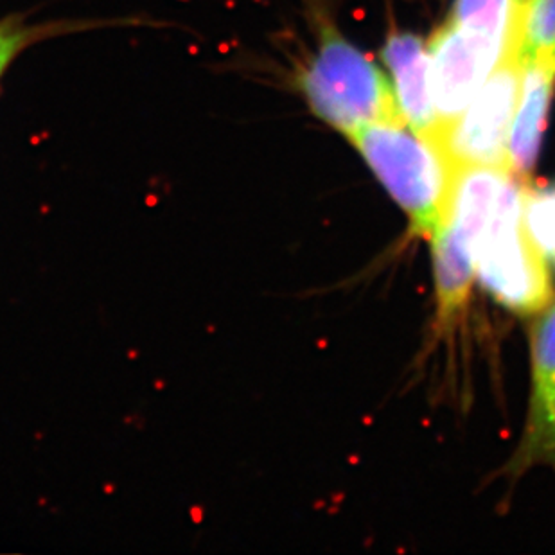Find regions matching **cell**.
Here are the masks:
<instances>
[{
    "mask_svg": "<svg viewBox=\"0 0 555 555\" xmlns=\"http://www.w3.org/2000/svg\"><path fill=\"white\" fill-rule=\"evenodd\" d=\"M429 241L434 246L438 313L442 320H451L466 306L469 297L475 277V252L442 223Z\"/></svg>",
    "mask_w": 555,
    "mask_h": 555,
    "instance_id": "cell-9",
    "label": "cell"
},
{
    "mask_svg": "<svg viewBox=\"0 0 555 555\" xmlns=\"http://www.w3.org/2000/svg\"><path fill=\"white\" fill-rule=\"evenodd\" d=\"M555 467V304L532 331V390L528 422L514 469Z\"/></svg>",
    "mask_w": 555,
    "mask_h": 555,
    "instance_id": "cell-6",
    "label": "cell"
},
{
    "mask_svg": "<svg viewBox=\"0 0 555 555\" xmlns=\"http://www.w3.org/2000/svg\"><path fill=\"white\" fill-rule=\"evenodd\" d=\"M84 29V26H65V24H43L33 26L22 17H6L0 20V80L4 77L8 68L22 52L43 38H51L52 34L67 33V31Z\"/></svg>",
    "mask_w": 555,
    "mask_h": 555,
    "instance_id": "cell-12",
    "label": "cell"
},
{
    "mask_svg": "<svg viewBox=\"0 0 555 555\" xmlns=\"http://www.w3.org/2000/svg\"><path fill=\"white\" fill-rule=\"evenodd\" d=\"M555 90V54L521 56V80L509 135V169L526 180L535 165Z\"/></svg>",
    "mask_w": 555,
    "mask_h": 555,
    "instance_id": "cell-7",
    "label": "cell"
},
{
    "mask_svg": "<svg viewBox=\"0 0 555 555\" xmlns=\"http://www.w3.org/2000/svg\"><path fill=\"white\" fill-rule=\"evenodd\" d=\"M383 59L394 77V97L401 117L417 133L437 139L438 121L429 87L428 49L412 33H392L383 49Z\"/></svg>",
    "mask_w": 555,
    "mask_h": 555,
    "instance_id": "cell-8",
    "label": "cell"
},
{
    "mask_svg": "<svg viewBox=\"0 0 555 555\" xmlns=\"http://www.w3.org/2000/svg\"><path fill=\"white\" fill-rule=\"evenodd\" d=\"M519 52L555 54V0H519Z\"/></svg>",
    "mask_w": 555,
    "mask_h": 555,
    "instance_id": "cell-11",
    "label": "cell"
},
{
    "mask_svg": "<svg viewBox=\"0 0 555 555\" xmlns=\"http://www.w3.org/2000/svg\"><path fill=\"white\" fill-rule=\"evenodd\" d=\"M347 139L406 212L415 234L431 239L446 212L454 169L441 146L403 117L370 122Z\"/></svg>",
    "mask_w": 555,
    "mask_h": 555,
    "instance_id": "cell-1",
    "label": "cell"
},
{
    "mask_svg": "<svg viewBox=\"0 0 555 555\" xmlns=\"http://www.w3.org/2000/svg\"><path fill=\"white\" fill-rule=\"evenodd\" d=\"M509 47L451 20L435 31L428 58L438 135L466 110Z\"/></svg>",
    "mask_w": 555,
    "mask_h": 555,
    "instance_id": "cell-5",
    "label": "cell"
},
{
    "mask_svg": "<svg viewBox=\"0 0 555 555\" xmlns=\"http://www.w3.org/2000/svg\"><path fill=\"white\" fill-rule=\"evenodd\" d=\"M521 80L519 45H510L462 114L444 128L435 142L453 168H509V135Z\"/></svg>",
    "mask_w": 555,
    "mask_h": 555,
    "instance_id": "cell-4",
    "label": "cell"
},
{
    "mask_svg": "<svg viewBox=\"0 0 555 555\" xmlns=\"http://www.w3.org/2000/svg\"><path fill=\"white\" fill-rule=\"evenodd\" d=\"M299 84L313 114L345 137L370 122L401 117L387 76L332 29H325Z\"/></svg>",
    "mask_w": 555,
    "mask_h": 555,
    "instance_id": "cell-3",
    "label": "cell"
},
{
    "mask_svg": "<svg viewBox=\"0 0 555 555\" xmlns=\"http://www.w3.org/2000/svg\"><path fill=\"white\" fill-rule=\"evenodd\" d=\"M525 223L545 257L555 262V184L526 191Z\"/></svg>",
    "mask_w": 555,
    "mask_h": 555,
    "instance_id": "cell-13",
    "label": "cell"
},
{
    "mask_svg": "<svg viewBox=\"0 0 555 555\" xmlns=\"http://www.w3.org/2000/svg\"><path fill=\"white\" fill-rule=\"evenodd\" d=\"M523 182L514 177L501 194L496 212L476 243L475 274L501 306L528 315L550 306L554 286L547 257L526 228Z\"/></svg>",
    "mask_w": 555,
    "mask_h": 555,
    "instance_id": "cell-2",
    "label": "cell"
},
{
    "mask_svg": "<svg viewBox=\"0 0 555 555\" xmlns=\"http://www.w3.org/2000/svg\"><path fill=\"white\" fill-rule=\"evenodd\" d=\"M450 20L505 47L519 43V0H454Z\"/></svg>",
    "mask_w": 555,
    "mask_h": 555,
    "instance_id": "cell-10",
    "label": "cell"
}]
</instances>
